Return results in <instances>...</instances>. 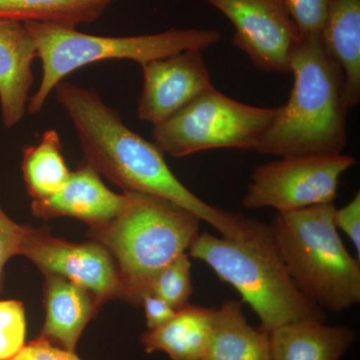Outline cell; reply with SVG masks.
<instances>
[{
    "label": "cell",
    "mask_w": 360,
    "mask_h": 360,
    "mask_svg": "<svg viewBox=\"0 0 360 360\" xmlns=\"http://www.w3.org/2000/svg\"><path fill=\"white\" fill-rule=\"evenodd\" d=\"M214 309L186 304L167 323L148 329L141 341L146 354L162 352L172 360L205 359Z\"/></svg>",
    "instance_id": "18"
},
{
    "label": "cell",
    "mask_w": 360,
    "mask_h": 360,
    "mask_svg": "<svg viewBox=\"0 0 360 360\" xmlns=\"http://www.w3.org/2000/svg\"><path fill=\"white\" fill-rule=\"evenodd\" d=\"M302 37H321L331 0H281Z\"/></svg>",
    "instance_id": "23"
},
{
    "label": "cell",
    "mask_w": 360,
    "mask_h": 360,
    "mask_svg": "<svg viewBox=\"0 0 360 360\" xmlns=\"http://www.w3.org/2000/svg\"><path fill=\"white\" fill-rule=\"evenodd\" d=\"M23 179L32 200H44L58 193L71 172L63 155L60 136L56 129H49L37 146L23 150Z\"/></svg>",
    "instance_id": "20"
},
{
    "label": "cell",
    "mask_w": 360,
    "mask_h": 360,
    "mask_svg": "<svg viewBox=\"0 0 360 360\" xmlns=\"http://www.w3.org/2000/svg\"><path fill=\"white\" fill-rule=\"evenodd\" d=\"M333 222L336 229H340L352 240L357 251V257L360 255V193H357L354 200L340 210H335Z\"/></svg>",
    "instance_id": "25"
},
{
    "label": "cell",
    "mask_w": 360,
    "mask_h": 360,
    "mask_svg": "<svg viewBox=\"0 0 360 360\" xmlns=\"http://www.w3.org/2000/svg\"><path fill=\"white\" fill-rule=\"evenodd\" d=\"M276 108L239 103L213 87L153 127V143L174 158L210 149L255 150L274 122Z\"/></svg>",
    "instance_id": "7"
},
{
    "label": "cell",
    "mask_w": 360,
    "mask_h": 360,
    "mask_svg": "<svg viewBox=\"0 0 360 360\" xmlns=\"http://www.w3.org/2000/svg\"><path fill=\"white\" fill-rule=\"evenodd\" d=\"M189 257L205 262L238 290L267 333L302 321H326L324 310L307 300L284 266L269 224H260L243 238L198 234Z\"/></svg>",
    "instance_id": "3"
},
{
    "label": "cell",
    "mask_w": 360,
    "mask_h": 360,
    "mask_svg": "<svg viewBox=\"0 0 360 360\" xmlns=\"http://www.w3.org/2000/svg\"><path fill=\"white\" fill-rule=\"evenodd\" d=\"M123 193L125 203L120 213L108 224L90 229V234L115 260L122 300L141 305L158 272L191 248L200 233L201 220L162 198Z\"/></svg>",
    "instance_id": "4"
},
{
    "label": "cell",
    "mask_w": 360,
    "mask_h": 360,
    "mask_svg": "<svg viewBox=\"0 0 360 360\" xmlns=\"http://www.w3.org/2000/svg\"><path fill=\"white\" fill-rule=\"evenodd\" d=\"M11 360H82L75 352L56 347L41 338L26 343Z\"/></svg>",
    "instance_id": "26"
},
{
    "label": "cell",
    "mask_w": 360,
    "mask_h": 360,
    "mask_svg": "<svg viewBox=\"0 0 360 360\" xmlns=\"http://www.w3.org/2000/svg\"><path fill=\"white\" fill-rule=\"evenodd\" d=\"M193 292L191 262L188 253L179 255L161 269L153 279L149 291V293L165 300L175 309L188 304Z\"/></svg>",
    "instance_id": "21"
},
{
    "label": "cell",
    "mask_w": 360,
    "mask_h": 360,
    "mask_svg": "<svg viewBox=\"0 0 360 360\" xmlns=\"http://www.w3.org/2000/svg\"><path fill=\"white\" fill-rule=\"evenodd\" d=\"M141 305L146 314L148 329L160 328L169 321L177 311L169 303L153 293L144 296Z\"/></svg>",
    "instance_id": "27"
},
{
    "label": "cell",
    "mask_w": 360,
    "mask_h": 360,
    "mask_svg": "<svg viewBox=\"0 0 360 360\" xmlns=\"http://www.w3.org/2000/svg\"><path fill=\"white\" fill-rule=\"evenodd\" d=\"M234 26L232 44L258 70L290 73L293 51L302 40L281 0H205Z\"/></svg>",
    "instance_id": "9"
},
{
    "label": "cell",
    "mask_w": 360,
    "mask_h": 360,
    "mask_svg": "<svg viewBox=\"0 0 360 360\" xmlns=\"http://www.w3.org/2000/svg\"><path fill=\"white\" fill-rule=\"evenodd\" d=\"M202 52H179L141 65L143 87L137 108L139 120L158 127L214 87Z\"/></svg>",
    "instance_id": "11"
},
{
    "label": "cell",
    "mask_w": 360,
    "mask_h": 360,
    "mask_svg": "<svg viewBox=\"0 0 360 360\" xmlns=\"http://www.w3.org/2000/svg\"><path fill=\"white\" fill-rule=\"evenodd\" d=\"M269 333L271 360H340L356 338L348 326L317 321L291 322Z\"/></svg>",
    "instance_id": "16"
},
{
    "label": "cell",
    "mask_w": 360,
    "mask_h": 360,
    "mask_svg": "<svg viewBox=\"0 0 360 360\" xmlns=\"http://www.w3.org/2000/svg\"><path fill=\"white\" fill-rule=\"evenodd\" d=\"M335 210L329 203L277 212L269 226L296 288L319 309L341 312L360 302V265L341 240Z\"/></svg>",
    "instance_id": "5"
},
{
    "label": "cell",
    "mask_w": 360,
    "mask_h": 360,
    "mask_svg": "<svg viewBox=\"0 0 360 360\" xmlns=\"http://www.w3.org/2000/svg\"><path fill=\"white\" fill-rule=\"evenodd\" d=\"M37 46L25 22L0 20V111L6 129L27 112Z\"/></svg>",
    "instance_id": "13"
},
{
    "label": "cell",
    "mask_w": 360,
    "mask_h": 360,
    "mask_svg": "<svg viewBox=\"0 0 360 360\" xmlns=\"http://www.w3.org/2000/svg\"><path fill=\"white\" fill-rule=\"evenodd\" d=\"M115 0H0V20L75 28L94 23Z\"/></svg>",
    "instance_id": "19"
},
{
    "label": "cell",
    "mask_w": 360,
    "mask_h": 360,
    "mask_svg": "<svg viewBox=\"0 0 360 360\" xmlns=\"http://www.w3.org/2000/svg\"><path fill=\"white\" fill-rule=\"evenodd\" d=\"M45 276V321L39 338L75 352L78 340L101 303L89 290L56 274Z\"/></svg>",
    "instance_id": "14"
},
{
    "label": "cell",
    "mask_w": 360,
    "mask_h": 360,
    "mask_svg": "<svg viewBox=\"0 0 360 360\" xmlns=\"http://www.w3.org/2000/svg\"><path fill=\"white\" fill-rule=\"evenodd\" d=\"M27 323L23 303L0 300V360H11L25 347Z\"/></svg>",
    "instance_id": "22"
},
{
    "label": "cell",
    "mask_w": 360,
    "mask_h": 360,
    "mask_svg": "<svg viewBox=\"0 0 360 360\" xmlns=\"http://www.w3.org/2000/svg\"><path fill=\"white\" fill-rule=\"evenodd\" d=\"M20 257L44 274H56L82 286L101 305L122 298V283L115 260L96 240L75 243L56 238L44 229H30L21 245Z\"/></svg>",
    "instance_id": "10"
},
{
    "label": "cell",
    "mask_w": 360,
    "mask_h": 360,
    "mask_svg": "<svg viewBox=\"0 0 360 360\" xmlns=\"http://www.w3.org/2000/svg\"><path fill=\"white\" fill-rule=\"evenodd\" d=\"M203 360H271L270 333L248 323L243 302L227 300L214 309Z\"/></svg>",
    "instance_id": "17"
},
{
    "label": "cell",
    "mask_w": 360,
    "mask_h": 360,
    "mask_svg": "<svg viewBox=\"0 0 360 360\" xmlns=\"http://www.w3.org/2000/svg\"><path fill=\"white\" fill-rule=\"evenodd\" d=\"M41 63V80L30 96L27 111L39 115L56 85L79 68L110 59H127L142 65L186 51H205L221 41L214 30H172L136 37H99L75 28L25 22Z\"/></svg>",
    "instance_id": "6"
},
{
    "label": "cell",
    "mask_w": 360,
    "mask_h": 360,
    "mask_svg": "<svg viewBox=\"0 0 360 360\" xmlns=\"http://www.w3.org/2000/svg\"><path fill=\"white\" fill-rule=\"evenodd\" d=\"M355 163L352 156L336 153L281 158L258 165L251 174L243 205L248 210L288 212L333 203L340 177Z\"/></svg>",
    "instance_id": "8"
},
{
    "label": "cell",
    "mask_w": 360,
    "mask_h": 360,
    "mask_svg": "<svg viewBox=\"0 0 360 360\" xmlns=\"http://www.w3.org/2000/svg\"><path fill=\"white\" fill-rule=\"evenodd\" d=\"M32 227L13 221L0 205V290L4 283V270L11 257L20 255L26 234Z\"/></svg>",
    "instance_id": "24"
},
{
    "label": "cell",
    "mask_w": 360,
    "mask_h": 360,
    "mask_svg": "<svg viewBox=\"0 0 360 360\" xmlns=\"http://www.w3.org/2000/svg\"><path fill=\"white\" fill-rule=\"evenodd\" d=\"M125 203V194L110 191L90 165L85 163L70 176L58 193L32 200L33 214L39 219L72 217L89 225L103 226L115 219Z\"/></svg>",
    "instance_id": "12"
},
{
    "label": "cell",
    "mask_w": 360,
    "mask_h": 360,
    "mask_svg": "<svg viewBox=\"0 0 360 360\" xmlns=\"http://www.w3.org/2000/svg\"><path fill=\"white\" fill-rule=\"evenodd\" d=\"M322 47L345 75L348 108L360 103V0H331L321 32Z\"/></svg>",
    "instance_id": "15"
},
{
    "label": "cell",
    "mask_w": 360,
    "mask_h": 360,
    "mask_svg": "<svg viewBox=\"0 0 360 360\" xmlns=\"http://www.w3.org/2000/svg\"><path fill=\"white\" fill-rule=\"evenodd\" d=\"M54 92L75 127L87 165L97 174L123 193L162 198L200 219L208 214L210 205L175 176L160 148L125 125L96 90L63 80Z\"/></svg>",
    "instance_id": "1"
},
{
    "label": "cell",
    "mask_w": 360,
    "mask_h": 360,
    "mask_svg": "<svg viewBox=\"0 0 360 360\" xmlns=\"http://www.w3.org/2000/svg\"><path fill=\"white\" fill-rule=\"evenodd\" d=\"M293 86L255 151L295 156L342 153L347 143L345 75L321 37H302L290 63Z\"/></svg>",
    "instance_id": "2"
}]
</instances>
